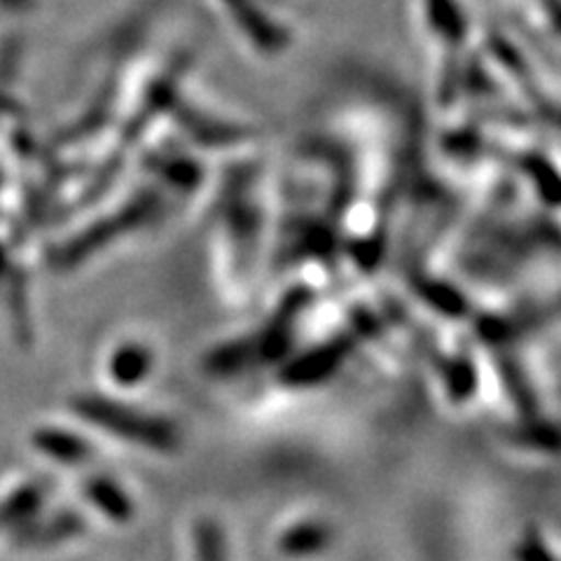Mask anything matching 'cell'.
<instances>
[{
    "label": "cell",
    "mask_w": 561,
    "mask_h": 561,
    "mask_svg": "<svg viewBox=\"0 0 561 561\" xmlns=\"http://www.w3.org/2000/svg\"><path fill=\"white\" fill-rule=\"evenodd\" d=\"M87 496L99 507V513L117 524H127L136 517V503L129 491L122 486L117 480L94 476L84 484Z\"/></svg>",
    "instance_id": "52a82bcc"
},
{
    "label": "cell",
    "mask_w": 561,
    "mask_h": 561,
    "mask_svg": "<svg viewBox=\"0 0 561 561\" xmlns=\"http://www.w3.org/2000/svg\"><path fill=\"white\" fill-rule=\"evenodd\" d=\"M505 437L517 447L536 449L542 454H557V447H559L557 424L554 421H548L546 416L519 419L515 426L505 428Z\"/></svg>",
    "instance_id": "30bf717a"
},
{
    "label": "cell",
    "mask_w": 561,
    "mask_h": 561,
    "mask_svg": "<svg viewBox=\"0 0 561 561\" xmlns=\"http://www.w3.org/2000/svg\"><path fill=\"white\" fill-rule=\"evenodd\" d=\"M517 559L519 561H554L552 552L546 546V538H542L536 529H529L519 538Z\"/></svg>",
    "instance_id": "4fadbf2b"
},
{
    "label": "cell",
    "mask_w": 561,
    "mask_h": 561,
    "mask_svg": "<svg viewBox=\"0 0 561 561\" xmlns=\"http://www.w3.org/2000/svg\"><path fill=\"white\" fill-rule=\"evenodd\" d=\"M278 550L286 557H311L335 542V529L328 522H300L278 536Z\"/></svg>",
    "instance_id": "ba28073f"
},
{
    "label": "cell",
    "mask_w": 561,
    "mask_h": 561,
    "mask_svg": "<svg viewBox=\"0 0 561 561\" xmlns=\"http://www.w3.org/2000/svg\"><path fill=\"white\" fill-rule=\"evenodd\" d=\"M494 360H496V373H499V377L503 381V389L507 391V396L513 398L515 408L519 412V419L540 416L536 391H534L531 381L526 379V373H524L522 363L507 348H496L494 351Z\"/></svg>",
    "instance_id": "5b68a950"
},
{
    "label": "cell",
    "mask_w": 561,
    "mask_h": 561,
    "mask_svg": "<svg viewBox=\"0 0 561 561\" xmlns=\"http://www.w3.org/2000/svg\"><path fill=\"white\" fill-rule=\"evenodd\" d=\"M316 295L309 286H293L280 297L267 323L257 328L253 335L220 344L204 360L206 373L214 377H239L251 367L272 365L286 358L295 342V328L313 305Z\"/></svg>",
    "instance_id": "7a4b0ae2"
},
{
    "label": "cell",
    "mask_w": 561,
    "mask_h": 561,
    "mask_svg": "<svg viewBox=\"0 0 561 561\" xmlns=\"http://www.w3.org/2000/svg\"><path fill=\"white\" fill-rule=\"evenodd\" d=\"M410 8L424 51L433 108L449 119L463 101L486 22L480 20L470 0H410Z\"/></svg>",
    "instance_id": "6da1fadb"
},
{
    "label": "cell",
    "mask_w": 561,
    "mask_h": 561,
    "mask_svg": "<svg viewBox=\"0 0 561 561\" xmlns=\"http://www.w3.org/2000/svg\"><path fill=\"white\" fill-rule=\"evenodd\" d=\"M443 381L447 389V398L454 402H466L476 396L478 389V370L466 354H459L454 358H447L443 365Z\"/></svg>",
    "instance_id": "8fae6325"
},
{
    "label": "cell",
    "mask_w": 561,
    "mask_h": 561,
    "mask_svg": "<svg viewBox=\"0 0 561 561\" xmlns=\"http://www.w3.org/2000/svg\"><path fill=\"white\" fill-rule=\"evenodd\" d=\"M152 367H154V354L148 344L125 342L113 351L108 373L117 386H125V389L131 386L134 389V386L144 383L150 377Z\"/></svg>",
    "instance_id": "8992f818"
},
{
    "label": "cell",
    "mask_w": 561,
    "mask_h": 561,
    "mask_svg": "<svg viewBox=\"0 0 561 561\" xmlns=\"http://www.w3.org/2000/svg\"><path fill=\"white\" fill-rule=\"evenodd\" d=\"M383 330V316L373 309H356L351 319L337 335H332L328 342L316 344L284 365L278 375V381L288 389H313L335 377L348 358L356 354L358 346L370 342Z\"/></svg>",
    "instance_id": "277c9868"
},
{
    "label": "cell",
    "mask_w": 561,
    "mask_h": 561,
    "mask_svg": "<svg viewBox=\"0 0 561 561\" xmlns=\"http://www.w3.org/2000/svg\"><path fill=\"white\" fill-rule=\"evenodd\" d=\"M78 414L90 424L103 428L122 443H129L154 454L179 451L183 437L181 428L162 414H150L136 405L103 396H87L76 402Z\"/></svg>",
    "instance_id": "3957f363"
},
{
    "label": "cell",
    "mask_w": 561,
    "mask_h": 561,
    "mask_svg": "<svg viewBox=\"0 0 561 561\" xmlns=\"http://www.w3.org/2000/svg\"><path fill=\"white\" fill-rule=\"evenodd\" d=\"M225 531L210 517H202L195 524V548L199 561H225Z\"/></svg>",
    "instance_id": "7c38bea8"
},
{
    "label": "cell",
    "mask_w": 561,
    "mask_h": 561,
    "mask_svg": "<svg viewBox=\"0 0 561 561\" xmlns=\"http://www.w3.org/2000/svg\"><path fill=\"white\" fill-rule=\"evenodd\" d=\"M412 286L414 293L435 311L445 316H454V319H461V316L470 313V305L459 288L445 284L443 278L428 276L426 272H412Z\"/></svg>",
    "instance_id": "9c48e42d"
}]
</instances>
